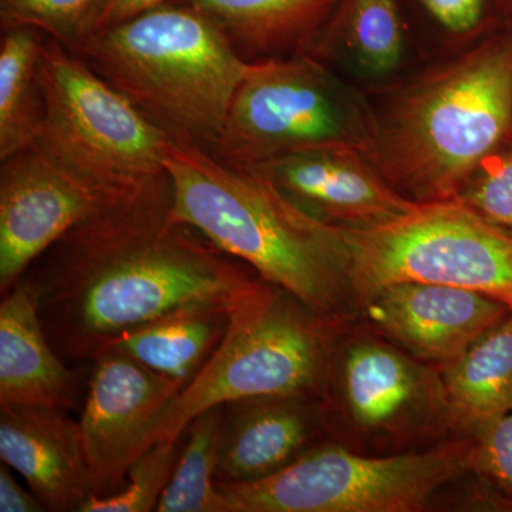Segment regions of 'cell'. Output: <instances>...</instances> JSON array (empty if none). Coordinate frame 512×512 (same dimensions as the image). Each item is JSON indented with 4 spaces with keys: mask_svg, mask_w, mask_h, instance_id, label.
<instances>
[{
    "mask_svg": "<svg viewBox=\"0 0 512 512\" xmlns=\"http://www.w3.org/2000/svg\"><path fill=\"white\" fill-rule=\"evenodd\" d=\"M170 178L60 238L22 276L53 349L92 365L114 340L200 303L235 305L259 275L171 215Z\"/></svg>",
    "mask_w": 512,
    "mask_h": 512,
    "instance_id": "obj_1",
    "label": "cell"
},
{
    "mask_svg": "<svg viewBox=\"0 0 512 512\" xmlns=\"http://www.w3.org/2000/svg\"><path fill=\"white\" fill-rule=\"evenodd\" d=\"M174 220L254 269L322 318L346 325L355 308L342 227L306 214L254 168L171 138L165 156Z\"/></svg>",
    "mask_w": 512,
    "mask_h": 512,
    "instance_id": "obj_2",
    "label": "cell"
},
{
    "mask_svg": "<svg viewBox=\"0 0 512 512\" xmlns=\"http://www.w3.org/2000/svg\"><path fill=\"white\" fill-rule=\"evenodd\" d=\"M512 126V37L421 77L370 123L367 157L409 200L457 198Z\"/></svg>",
    "mask_w": 512,
    "mask_h": 512,
    "instance_id": "obj_3",
    "label": "cell"
},
{
    "mask_svg": "<svg viewBox=\"0 0 512 512\" xmlns=\"http://www.w3.org/2000/svg\"><path fill=\"white\" fill-rule=\"evenodd\" d=\"M174 140L215 147L249 62L220 26L171 0L74 50Z\"/></svg>",
    "mask_w": 512,
    "mask_h": 512,
    "instance_id": "obj_4",
    "label": "cell"
},
{
    "mask_svg": "<svg viewBox=\"0 0 512 512\" xmlns=\"http://www.w3.org/2000/svg\"><path fill=\"white\" fill-rule=\"evenodd\" d=\"M340 329L292 293L259 279L232 306L221 345L165 410L153 443L180 439L194 417L220 404L265 396L322 399Z\"/></svg>",
    "mask_w": 512,
    "mask_h": 512,
    "instance_id": "obj_5",
    "label": "cell"
},
{
    "mask_svg": "<svg viewBox=\"0 0 512 512\" xmlns=\"http://www.w3.org/2000/svg\"><path fill=\"white\" fill-rule=\"evenodd\" d=\"M39 73L46 116L37 146L119 200L168 177L171 137L82 57L47 37Z\"/></svg>",
    "mask_w": 512,
    "mask_h": 512,
    "instance_id": "obj_6",
    "label": "cell"
},
{
    "mask_svg": "<svg viewBox=\"0 0 512 512\" xmlns=\"http://www.w3.org/2000/svg\"><path fill=\"white\" fill-rule=\"evenodd\" d=\"M356 306L394 284L456 286L512 308V231L460 198L414 202L399 217L342 228Z\"/></svg>",
    "mask_w": 512,
    "mask_h": 512,
    "instance_id": "obj_7",
    "label": "cell"
},
{
    "mask_svg": "<svg viewBox=\"0 0 512 512\" xmlns=\"http://www.w3.org/2000/svg\"><path fill=\"white\" fill-rule=\"evenodd\" d=\"M474 437L423 451L366 456L320 441L274 476L218 484L228 512H419L471 473Z\"/></svg>",
    "mask_w": 512,
    "mask_h": 512,
    "instance_id": "obj_8",
    "label": "cell"
},
{
    "mask_svg": "<svg viewBox=\"0 0 512 512\" xmlns=\"http://www.w3.org/2000/svg\"><path fill=\"white\" fill-rule=\"evenodd\" d=\"M372 117L313 57L249 62L211 153L258 167L320 148L353 147L367 156Z\"/></svg>",
    "mask_w": 512,
    "mask_h": 512,
    "instance_id": "obj_9",
    "label": "cell"
},
{
    "mask_svg": "<svg viewBox=\"0 0 512 512\" xmlns=\"http://www.w3.org/2000/svg\"><path fill=\"white\" fill-rule=\"evenodd\" d=\"M320 402L328 429L333 420H349L367 436L403 440L427 427H454L440 373L372 336L348 345L336 335Z\"/></svg>",
    "mask_w": 512,
    "mask_h": 512,
    "instance_id": "obj_10",
    "label": "cell"
},
{
    "mask_svg": "<svg viewBox=\"0 0 512 512\" xmlns=\"http://www.w3.org/2000/svg\"><path fill=\"white\" fill-rule=\"evenodd\" d=\"M134 198V197H133ZM131 200V198H128ZM127 200L111 197L33 144L0 167V291L83 222Z\"/></svg>",
    "mask_w": 512,
    "mask_h": 512,
    "instance_id": "obj_11",
    "label": "cell"
},
{
    "mask_svg": "<svg viewBox=\"0 0 512 512\" xmlns=\"http://www.w3.org/2000/svg\"><path fill=\"white\" fill-rule=\"evenodd\" d=\"M183 389L123 350L96 357L79 423L97 497L121 490L128 468L153 446L158 421Z\"/></svg>",
    "mask_w": 512,
    "mask_h": 512,
    "instance_id": "obj_12",
    "label": "cell"
},
{
    "mask_svg": "<svg viewBox=\"0 0 512 512\" xmlns=\"http://www.w3.org/2000/svg\"><path fill=\"white\" fill-rule=\"evenodd\" d=\"M360 308L376 335L420 362L441 367L511 311L485 293L431 284L386 286Z\"/></svg>",
    "mask_w": 512,
    "mask_h": 512,
    "instance_id": "obj_13",
    "label": "cell"
},
{
    "mask_svg": "<svg viewBox=\"0 0 512 512\" xmlns=\"http://www.w3.org/2000/svg\"><path fill=\"white\" fill-rule=\"evenodd\" d=\"M254 168L316 220L367 228L399 217L414 202L400 194L362 150L320 148Z\"/></svg>",
    "mask_w": 512,
    "mask_h": 512,
    "instance_id": "obj_14",
    "label": "cell"
},
{
    "mask_svg": "<svg viewBox=\"0 0 512 512\" xmlns=\"http://www.w3.org/2000/svg\"><path fill=\"white\" fill-rule=\"evenodd\" d=\"M0 458L46 511L83 512L97 497L80 423L67 410L0 406Z\"/></svg>",
    "mask_w": 512,
    "mask_h": 512,
    "instance_id": "obj_15",
    "label": "cell"
},
{
    "mask_svg": "<svg viewBox=\"0 0 512 512\" xmlns=\"http://www.w3.org/2000/svg\"><path fill=\"white\" fill-rule=\"evenodd\" d=\"M329 436L322 402L313 397H251L225 404L217 483L274 476Z\"/></svg>",
    "mask_w": 512,
    "mask_h": 512,
    "instance_id": "obj_16",
    "label": "cell"
},
{
    "mask_svg": "<svg viewBox=\"0 0 512 512\" xmlns=\"http://www.w3.org/2000/svg\"><path fill=\"white\" fill-rule=\"evenodd\" d=\"M82 377L53 349L33 293L20 279L0 303V406H42L73 412Z\"/></svg>",
    "mask_w": 512,
    "mask_h": 512,
    "instance_id": "obj_17",
    "label": "cell"
},
{
    "mask_svg": "<svg viewBox=\"0 0 512 512\" xmlns=\"http://www.w3.org/2000/svg\"><path fill=\"white\" fill-rule=\"evenodd\" d=\"M440 376L454 427L468 436L512 412V309Z\"/></svg>",
    "mask_w": 512,
    "mask_h": 512,
    "instance_id": "obj_18",
    "label": "cell"
},
{
    "mask_svg": "<svg viewBox=\"0 0 512 512\" xmlns=\"http://www.w3.org/2000/svg\"><path fill=\"white\" fill-rule=\"evenodd\" d=\"M232 306H184L124 333L110 348L123 350L154 372L185 387L221 345L231 322Z\"/></svg>",
    "mask_w": 512,
    "mask_h": 512,
    "instance_id": "obj_19",
    "label": "cell"
},
{
    "mask_svg": "<svg viewBox=\"0 0 512 512\" xmlns=\"http://www.w3.org/2000/svg\"><path fill=\"white\" fill-rule=\"evenodd\" d=\"M214 20L239 53L278 57L311 42L335 0H180ZM242 55V53H241Z\"/></svg>",
    "mask_w": 512,
    "mask_h": 512,
    "instance_id": "obj_20",
    "label": "cell"
},
{
    "mask_svg": "<svg viewBox=\"0 0 512 512\" xmlns=\"http://www.w3.org/2000/svg\"><path fill=\"white\" fill-rule=\"evenodd\" d=\"M42 32L3 29L0 39V161L15 156L39 140L46 107L40 83Z\"/></svg>",
    "mask_w": 512,
    "mask_h": 512,
    "instance_id": "obj_21",
    "label": "cell"
},
{
    "mask_svg": "<svg viewBox=\"0 0 512 512\" xmlns=\"http://www.w3.org/2000/svg\"><path fill=\"white\" fill-rule=\"evenodd\" d=\"M225 404L211 407L188 423L183 447L157 512H228L217 483Z\"/></svg>",
    "mask_w": 512,
    "mask_h": 512,
    "instance_id": "obj_22",
    "label": "cell"
},
{
    "mask_svg": "<svg viewBox=\"0 0 512 512\" xmlns=\"http://www.w3.org/2000/svg\"><path fill=\"white\" fill-rule=\"evenodd\" d=\"M104 0H0L2 28H33L77 49L93 33Z\"/></svg>",
    "mask_w": 512,
    "mask_h": 512,
    "instance_id": "obj_23",
    "label": "cell"
},
{
    "mask_svg": "<svg viewBox=\"0 0 512 512\" xmlns=\"http://www.w3.org/2000/svg\"><path fill=\"white\" fill-rule=\"evenodd\" d=\"M181 447L183 436L177 440L157 441L128 468L120 491L109 497H94L83 512L156 511L161 495L173 477Z\"/></svg>",
    "mask_w": 512,
    "mask_h": 512,
    "instance_id": "obj_24",
    "label": "cell"
},
{
    "mask_svg": "<svg viewBox=\"0 0 512 512\" xmlns=\"http://www.w3.org/2000/svg\"><path fill=\"white\" fill-rule=\"evenodd\" d=\"M350 45L366 69L383 74L402 60L403 26L396 0H353Z\"/></svg>",
    "mask_w": 512,
    "mask_h": 512,
    "instance_id": "obj_25",
    "label": "cell"
},
{
    "mask_svg": "<svg viewBox=\"0 0 512 512\" xmlns=\"http://www.w3.org/2000/svg\"><path fill=\"white\" fill-rule=\"evenodd\" d=\"M457 198L512 231V147L485 157Z\"/></svg>",
    "mask_w": 512,
    "mask_h": 512,
    "instance_id": "obj_26",
    "label": "cell"
},
{
    "mask_svg": "<svg viewBox=\"0 0 512 512\" xmlns=\"http://www.w3.org/2000/svg\"><path fill=\"white\" fill-rule=\"evenodd\" d=\"M471 473L487 484L498 504L512 510V412L474 437Z\"/></svg>",
    "mask_w": 512,
    "mask_h": 512,
    "instance_id": "obj_27",
    "label": "cell"
},
{
    "mask_svg": "<svg viewBox=\"0 0 512 512\" xmlns=\"http://www.w3.org/2000/svg\"><path fill=\"white\" fill-rule=\"evenodd\" d=\"M421 5L443 28L466 33L483 18L484 0H420Z\"/></svg>",
    "mask_w": 512,
    "mask_h": 512,
    "instance_id": "obj_28",
    "label": "cell"
},
{
    "mask_svg": "<svg viewBox=\"0 0 512 512\" xmlns=\"http://www.w3.org/2000/svg\"><path fill=\"white\" fill-rule=\"evenodd\" d=\"M0 511L2 512H45V505L18 483L12 468L2 463L0 466Z\"/></svg>",
    "mask_w": 512,
    "mask_h": 512,
    "instance_id": "obj_29",
    "label": "cell"
},
{
    "mask_svg": "<svg viewBox=\"0 0 512 512\" xmlns=\"http://www.w3.org/2000/svg\"><path fill=\"white\" fill-rule=\"evenodd\" d=\"M167 2H171V0H104L96 23H94L93 33Z\"/></svg>",
    "mask_w": 512,
    "mask_h": 512,
    "instance_id": "obj_30",
    "label": "cell"
},
{
    "mask_svg": "<svg viewBox=\"0 0 512 512\" xmlns=\"http://www.w3.org/2000/svg\"><path fill=\"white\" fill-rule=\"evenodd\" d=\"M512 309V308H511Z\"/></svg>",
    "mask_w": 512,
    "mask_h": 512,
    "instance_id": "obj_31",
    "label": "cell"
}]
</instances>
